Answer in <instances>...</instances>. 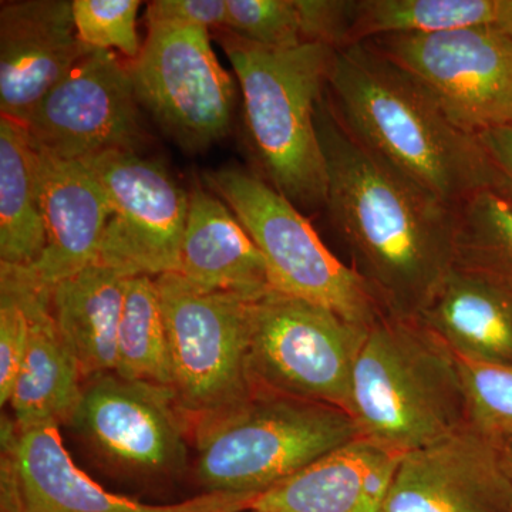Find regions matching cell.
Returning a JSON list of instances; mask_svg holds the SVG:
<instances>
[{
	"label": "cell",
	"mask_w": 512,
	"mask_h": 512,
	"mask_svg": "<svg viewBox=\"0 0 512 512\" xmlns=\"http://www.w3.org/2000/svg\"><path fill=\"white\" fill-rule=\"evenodd\" d=\"M326 204L386 315L417 318L456 266V208L370 153L340 120L328 89L316 107Z\"/></svg>",
	"instance_id": "6da1fadb"
},
{
	"label": "cell",
	"mask_w": 512,
	"mask_h": 512,
	"mask_svg": "<svg viewBox=\"0 0 512 512\" xmlns=\"http://www.w3.org/2000/svg\"><path fill=\"white\" fill-rule=\"evenodd\" d=\"M328 93L357 141L450 207L493 190L480 137L454 126L433 94L372 43L336 50Z\"/></svg>",
	"instance_id": "7a4b0ae2"
},
{
	"label": "cell",
	"mask_w": 512,
	"mask_h": 512,
	"mask_svg": "<svg viewBox=\"0 0 512 512\" xmlns=\"http://www.w3.org/2000/svg\"><path fill=\"white\" fill-rule=\"evenodd\" d=\"M220 40L241 89L259 177L299 210L325 208L326 165L315 116L336 50L319 43L269 49L227 30Z\"/></svg>",
	"instance_id": "3957f363"
},
{
	"label": "cell",
	"mask_w": 512,
	"mask_h": 512,
	"mask_svg": "<svg viewBox=\"0 0 512 512\" xmlns=\"http://www.w3.org/2000/svg\"><path fill=\"white\" fill-rule=\"evenodd\" d=\"M349 414L360 437L400 456L463 429L456 355L419 319L384 315L357 355Z\"/></svg>",
	"instance_id": "277c9868"
},
{
	"label": "cell",
	"mask_w": 512,
	"mask_h": 512,
	"mask_svg": "<svg viewBox=\"0 0 512 512\" xmlns=\"http://www.w3.org/2000/svg\"><path fill=\"white\" fill-rule=\"evenodd\" d=\"M357 437L338 407L255 392L197 420V477L207 493L255 498Z\"/></svg>",
	"instance_id": "5b68a950"
},
{
	"label": "cell",
	"mask_w": 512,
	"mask_h": 512,
	"mask_svg": "<svg viewBox=\"0 0 512 512\" xmlns=\"http://www.w3.org/2000/svg\"><path fill=\"white\" fill-rule=\"evenodd\" d=\"M205 181L254 239L274 291L328 308L362 328L386 315L363 276L339 261L311 221L264 178L227 167Z\"/></svg>",
	"instance_id": "8992f818"
},
{
	"label": "cell",
	"mask_w": 512,
	"mask_h": 512,
	"mask_svg": "<svg viewBox=\"0 0 512 512\" xmlns=\"http://www.w3.org/2000/svg\"><path fill=\"white\" fill-rule=\"evenodd\" d=\"M170 345L173 390L197 420L238 406L255 393L249 376L252 318L258 299L207 291L178 274L157 276Z\"/></svg>",
	"instance_id": "52a82bcc"
},
{
	"label": "cell",
	"mask_w": 512,
	"mask_h": 512,
	"mask_svg": "<svg viewBox=\"0 0 512 512\" xmlns=\"http://www.w3.org/2000/svg\"><path fill=\"white\" fill-rule=\"evenodd\" d=\"M369 329L316 303L266 293L255 302L252 318L249 376L255 392L349 414L353 367Z\"/></svg>",
	"instance_id": "ba28073f"
},
{
	"label": "cell",
	"mask_w": 512,
	"mask_h": 512,
	"mask_svg": "<svg viewBox=\"0 0 512 512\" xmlns=\"http://www.w3.org/2000/svg\"><path fill=\"white\" fill-rule=\"evenodd\" d=\"M128 67L140 106L185 151L201 153L228 136L237 89L210 29L147 23L140 56Z\"/></svg>",
	"instance_id": "9c48e42d"
},
{
	"label": "cell",
	"mask_w": 512,
	"mask_h": 512,
	"mask_svg": "<svg viewBox=\"0 0 512 512\" xmlns=\"http://www.w3.org/2000/svg\"><path fill=\"white\" fill-rule=\"evenodd\" d=\"M369 42L416 77L460 130L512 127V39L495 26Z\"/></svg>",
	"instance_id": "30bf717a"
},
{
	"label": "cell",
	"mask_w": 512,
	"mask_h": 512,
	"mask_svg": "<svg viewBox=\"0 0 512 512\" xmlns=\"http://www.w3.org/2000/svg\"><path fill=\"white\" fill-rule=\"evenodd\" d=\"M82 163L110 205L97 262L130 278L177 274L190 194L136 151H106Z\"/></svg>",
	"instance_id": "8fae6325"
},
{
	"label": "cell",
	"mask_w": 512,
	"mask_h": 512,
	"mask_svg": "<svg viewBox=\"0 0 512 512\" xmlns=\"http://www.w3.org/2000/svg\"><path fill=\"white\" fill-rule=\"evenodd\" d=\"M130 67L111 50H92L33 107L20 126L33 147L62 160L144 143Z\"/></svg>",
	"instance_id": "7c38bea8"
},
{
	"label": "cell",
	"mask_w": 512,
	"mask_h": 512,
	"mask_svg": "<svg viewBox=\"0 0 512 512\" xmlns=\"http://www.w3.org/2000/svg\"><path fill=\"white\" fill-rule=\"evenodd\" d=\"M2 512H239L254 498L207 493L153 505L110 493L74 464L59 426L20 430L2 420Z\"/></svg>",
	"instance_id": "4fadbf2b"
},
{
	"label": "cell",
	"mask_w": 512,
	"mask_h": 512,
	"mask_svg": "<svg viewBox=\"0 0 512 512\" xmlns=\"http://www.w3.org/2000/svg\"><path fill=\"white\" fill-rule=\"evenodd\" d=\"M184 417L170 387L111 372L87 379L69 424L128 470L163 474L187 463Z\"/></svg>",
	"instance_id": "5bb4252c"
},
{
	"label": "cell",
	"mask_w": 512,
	"mask_h": 512,
	"mask_svg": "<svg viewBox=\"0 0 512 512\" xmlns=\"http://www.w3.org/2000/svg\"><path fill=\"white\" fill-rule=\"evenodd\" d=\"M383 512H512L497 443L467 424L403 454Z\"/></svg>",
	"instance_id": "9a60e30c"
},
{
	"label": "cell",
	"mask_w": 512,
	"mask_h": 512,
	"mask_svg": "<svg viewBox=\"0 0 512 512\" xmlns=\"http://www.w3.org/2000/svg\"><path fill=\"white\" fill-rule=\"evenodd\" d=\"M94 49L77 36L73 2L18 0L0 6V111L22 123L55 84Z\"/></svg>",
	"instance_id": "2e32d148"
},
{
	"label": "cell",
	"mask_w": 512,
	"mask_h": 512,
	"mask_svg": "<svg viewBox=\"0 0 512 512\" xmlns=\"http://www.w3.org/2000/svg\"><path fill=\"white\" fill-rule=\"evenodd\" d=\"M35 171L46 247L23 269L37 286L52 291L97 262L111 212L106 192L82 161L35 148Z\"/></svg>",
	"instance_id": "e0dca14e"
},
{
	"label": "cell",
	"mask_w": 512,
	"mask_h": 512,
	"mask_svg": "<svg viewBox=\"0 0 512 512\" xmlns=\"http://www.w3.org/2000/svg\"><path fill=\"white\" fill-rule=\"evenodd\" d=\"M0 279L18 292L29 318V345L9 403L20 430L70 423L83 393V373L53 318L52 291L23 266L0 264Z\"/></svg>",
	"instance_id": "ac0fdd59"
},
{
	"label": "cell",
	"mask_w": 512,
	"mask_h": 512,
	"mask_svg": "<svg viewBox=\"0 0 512 512\" xmlns=\"http://www.w3.org/2000/svg\"><path fill=\"white\" fill-rule=\"evenodd\" d=\"M402 456L357 437L256 495L248 512H383Z\"/></svg>",
	"instance_id": "d6986e66"
},
{
	"label": "cell",
	"mask_w": 512,
	"mask_h": 512,
	"mask_svg": "<svg viewBox=\"0 0 512 512\" xmlns=\"http://www.w3.org/2000/svg\"><path fill=\"white\" fill-rule=\"evenodd\" d=\"M188 194L177 274L198 288L252 299L274 291L264 256L231 208L205 188H194Z\"/></svg>",
	"instance_id": "ffe728a7"
},
{
	"label": "cell",
	"mask_w": 512,
	"mask_h": 512,
	"mask_svg": "<svg viewBox=\"0 0 512 512\" xmlns=\"http://www.w3.org/2000/svg\"><path fill=\"white\" fill-rule=\"evenodd\" d=\"M416 319L458 357L512 363V302L456 266Z\"/></svg>",
	"instance_id": "44dd1931"
},
{
	"label": "cell",
	"mask_w": 512,
	"mask_h": 512,
	"mask_svg": "<svg viewBox=\"0 0 512 512\" xmlns=\"http://www.w3.org/2000/svg\"><path fill=\"white\" fill-rule=\"evenodd\" d=\"M94 262L52 288L53 318L82 369L84 380L116 370L117 338L127 279Z\"/></svg>",
	"instance_id": "7402d4cb"
},
{
	"label": "cell",
	"mask_w": 512,
	"mask_h": 512,
	"mask_svg": "<svg viewBox=\"0 0 512 512\" xmlns=\"http://www.w3.org/2000/svg\"><path fill=\"white\" fill-rule=\"evenodd\" d=\"M46 247L35 148L25 128L0 119V264H35Z\"/></svg>",
	"instance_id": "603a6c76"
},
{
	"label": "cell",
	"mask_w": 512,
	"mask_h": 512,
	"mask_svg": "<svg viewBox=\"0 0 512 512\" xmlns=\"http://www.w3.org/2000/svg\"><path fill=\"white\" fill-rule=\"evenodd\" d=\"M498 0H355L348 46L384 36L493 26Z\"/></svg>",
	"instance_id": "cb8c5ba5"
},
{
	"label": "cell",
	"mask_w": 512,
	"mask_h": 512,
	"mask_svg": "<svg viewBox=\"0 0 512 512\" xmlns=\"http://www.w3.org/2000/svg\"><path fill=\"white\" fill-rule=\"evenodd\" d=\"M456 268L512 302V205L485 190L456 208Z\"/></svg>",
	"instance_id": "d4e9b609"
},
{
	"label": "cell",
	"mask_w": 512,
	"mask_h": 512,
	"mask_svg": "<svg viewBox=\"0 0 512 512\" xmlns=\"http://www.w3.org/2000/svg\"><path fill=\"white\" fill-rule=\"evenodd\" d=\"M114 373L171 389L170 345L156 278L127 279Z\"/></svg>",
	"instance_id": "484cf974"
},
{
	"label": "cell",
	"mask_w": 512,
	"mask_h": 512,
	"mask_svg": "<svg viewBox=\"0 0 512 512\" xmlns=\"http://www.w3.org/2000/svg\"><path fill=\"white\" fill-rule=\"evenodd\" d=\"M456 359L468 426L494 441L512 433V363Z\"/></svg>",
	"instance_id": "4316f807"
},
{
	"label": "cell",
	"mask_w": 512,
	"mask_h": 512,
	"mask_svg": "<svg viewBox=\"0 0 512 512\" xmlns=\"http://www.w3.org/2000/svg\"><path fill=\"white\" fill-rule=\"evenodd\" d=\"M224 30L231 35L269 47L291 49L305 45L298 0H225Z\"/></svg>",
	"instance_id": "83f0119b"
},
{
	"label": "cell",
	"mask_w": 512,
	"mask_h": 512,
	"mask_svg": "<svg viewBox=\"0 0 512 512\" xmlns=\"http://www.w3.org/2000/svg\"><path fill=\"white\" fill-rule=\"evenodd\" d=\"M140 0H74L73 18L84 46L119 50L130 62L140 56L137 15Z\"/></svg>",
	"instance_id": "f1b7e54d"
},
{
	"label": "cell",
	"mask_w": 512,
	"mask_h": 512,
	"mask_svg": "<svg viewBox=\"0 0 512 512\" xmlns=\"http://www.w3.org/2000/svg\"><path fill=\"white\" fill-rule=\"evenodd\" d=\"M29 345V318L18 292L0 279V403H9Z\"/></svg>",
	"instance_id": "f546056e"
},
{
	"label": "cell",
	"mask_w": 512,
	"mask_h": 512,
	"mask_svg": "<svg viewBox=\"0 0 512 512\" xmlns=\"http://www.w3.org/2000/svg\"><path fill=\"white\" fill-rule=\"evenodd\" d=\"M305 43L348 47L355 0H298Z\"/></svg>",
	"instance_id": "4dcf8cb0"
},
{
	"label": "cell",
	"mask_w": 512,
	"mask_h": 512,
	"mask_svg": "<svg viewBox=\"0 0 512 512\" xmlns=\"http://www.w3.org/2000/svg\"><path fill=\"white\" fill-rule=\"evenodd\" d=\"M227 15L225 0H156L148 3L146 23L171 22L222 29Z\"/></svg>",
	"instance_id": "1f68e13d"
},
{
	"label": "cell",
	"mask_w": 512,
	"mask_h": 512,
	"mask_svg": "<svg viewBox=\"0 0 512 512\" xmlns=\"http://www.w3.org/2000/svg\"><path fill=\"white\" fill-rule=\"evenodd\" d=\"M478 137L494 168L491 191L512 205V127L495 128Z\"/></svg>",
	"instance_id": "d6a6232c"
},
{
	"label": "cell",
	"mask_w": 512,
	"mask_h": 512,
	"mask_svg": "<svg viewBox=\"0 0 512 512\" xmlns=\"http://www.w3.org/2000/svg\"><path fill=\"white\" fill-rule=\"evenodd\" d=\"M493 26L512 39V0H498L497 16Z\"/></svg>",
	"instance_id": "836d02e7"
},
{
	"label": "cell",
	"mask_w": 512,
	"mask_h": 512,
	"mask_svg": "<svg viewBox=\"0 0 512 512\" xmlns=\"http://www.w3.org/2000/svg\"><path fill=\"white\" fill-rule=\"evenodd\" d=\"M495 443H497L498 451H500L501 463H503L505 473H507L512 483V433L501 437Z\"/></svg>",
	"instance_id": "e575fe53"
},
{
	"label": "cell",
	"mask_w": 512,
	"mask_h": 512,
	"mask_svg": "<svg viewBox=\"0 0 512 512\" xmlns=\"http://www.w3.org/2000/svg\"><path fill=\"white\" fill-rule=\"evenodd\" d=\"M239 512H248V511H239Z\"/></svg>",
	"instance_id": "d590c367"
}]
</instances>
